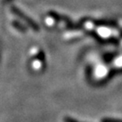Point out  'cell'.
I'll use <instances>...</instances> for the list:
<instances>
[{
  "label": "cell",
  "instance_id": "2",
  "mask_svg": "<svg viewBox=\"0 0 122 122\" xmlns=\"http://www.w3.org/2000/svg\"><path fill=\"white\" fill-rule=\"evenodd\" d=\"M64 122H79L78 120H75V119L71 118V117H65L64 118Z\"/></svg>",
  "mask_w": 122,
  "mask_h": 122
},
{
  "label": "cell",
  "instance_id": "1",
  "mask_svg": "<svg viewBox=\"0 0 122 122\" xmlns=\"http://www.w3.org/2000/svg\"><path fill=\"white\" fill-rule=\"evenodd\" d=\"M101 122H122V120H118V119L113 118H103L101 120Z\"/></svg>",
  "mask_w": 122,
  "mask_h": 122
}]
</instances>
